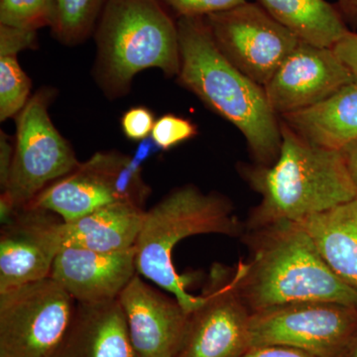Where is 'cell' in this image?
I'll list each match as a JSON object with an SVG mask.
<instances>
[{
  "label": "cell",
  "mask_w": 357,
  "mask_h": 357,
  "mask_svg": "<svg viewBox=\"0 0 357 357\" xmlns=\"http://www.w3.org/2000/svg\"><path fill=\"white\" fill-rule=\"evenodd\" d=\"M203 298L176 357H241L250 349L252 312L239 292L236 267L213 264Z\"/></svg>",
  "instance_id": "obj_11"
},
{
  "label": "cell",
  "mask_w": 357,
  "mask_h": 357,
  "mask_svg": "<svg viewBox=\"0 0 357 357\" xmlns=\"http://www.w3.org/2000/svg\"><path fill=\"white\" fill-rule=\"evenodd\" d=\"M150 192L141 166L132 157L116 151L98 152L45 188L27 206L53 211L68 222L110 204L144 208Z\"/></svg>",
  "instance_id": "obj_7"
},
{
  "label": "cell",
  "mask_w": 357,
  "mask_h": 357,
  "mask_svg": "<svg viewBox=\"0 0 357 357\" xmlns=\"http://www.w3.org/2000/svg\"><path fill=\"white\" fill-rule=\"evenodd\" d=\"M356 333V307L306 301L252 312L250 347L283 345L316 357H344Z\"/></svg>",
  "instance_id": "obj_9"
},
{
  "label": "cell",
  "mask_w": 357,
  "mask_h": 357,
  "mask_svg": "<svg viewBox=\"0 0 357 357\" xmlns=\"http://www.w3.org/2000/svg\"><path fill=\"white\" fill-rule=\"evenodd\" d=\"M241 237L249 258L236 265L237 281L251 312L306 301L357 307V291L328 268L299 222L282 220Z\"/></svg>",
  "instance_id": "obj_2"
},
{
  "label": "cell",
  "mask_w": 357,
  "mask_h": 357,
  "mask_svg": "<svg viewBox=\"0 0 357 357\" xmlns=\"http://www.w3.org/2000/svg\"><path fill=\"white\" fill-rule=\"evenodd\" d=\"M136 274L119 297L129 337L139 357H176L190 314L173 295Z\"/></svg>",
  "instance_id": "obj_14"
},
{
  "label": "cell",
  "mask_w": 357,
  "mask_h": 357,
  "mask_svg": "<svg viewBox=\"0 0 357 357\" xmlns=\"http://www.w3.org/2000/svg\"><path fill=\"white\" fill-rule=\"evenodd\" d=\"M197 134L198 128L190 119L170 114L156 119L150 137L159 150L168 151Z\"/></svg>",
  "instance_id": "obj_24"
},
{
  "label": "cell",
  "mask_w": 357,
  "mask_h": 357,
  "mask_svg": "<svg viewBox=\"0 0 357 357\" xmlns=\"http://www.w3.org/2000/svg\"><path fill=\"white\" fill-rule=\"evenodd\" d=\"M177 28L178 83L241 131L256 164L271 166L280 154L281 121L264 88L223 55L206 18H178Z\"/></svg>",
  "instance_id": "obj_1"
},
{
  "label": "cell",
  "mask_w": 357,
  "mask_h": 357,
  "mask_svg": "<svg viewBox=\"0 0 357 357\" xmlns=\"http://www.w3.org/2000/svg\"><path fill=\"white\" fill-rule=\"evenodd\" d=\"M144 213V208L139 206L114 203L72 222H63V248H76L96 252H117L133 248L139 236Z\"/></svg>",
  "instance_id": "obj_17"
},
{
  "label": "cell",
  "mask_w": 357,
  "mask_h": 357,
  "mask_svg": "<svg viewBox=\"0 0 357 357\" xmlns=\"http://www.w3.org/2000/svg\"><path fill=\"white\" fill-rule=\"evenodd\" d=\"M333 49L338 58L357 77V32L351 30L333 47Z\"/></svg>",
  "instance_id": "obj_28"
},
{
  "label": "cell",
  "mask_w": 357,
  "mask_h": 357,
  "mask_svg": "<svg viewBox=\"0 0 357 357\" xmlns=\"http://www.w3.org/2000/svg\"><path fill=\"white\" fill-rule=\"evenodd\" d=\"M272 17L307 43L333 48L351 31L335 4L326 0H257Z\"/></svg>",
  "instance_id": "obj_20"
},
{
  "label": "cell",
  "mask_w": 357,
  "mask_h": 357,
  "mask_svg": "<svg viewBox=\"0 0 357 357\" xmlns=\"http://www.w3.org/2000/svg\"><path fill=\"white\" fill-rule=\"evenodd\" d=\"M178 18L204 17L211 13L227 10L248 0H160Z\"/></svg>",
  "instance_id": "obj_25"
},
{
  "label": "cell",
  "mask_w": 357,
  "mask_h": 357,
  "mask_svg": "<svg viewBox=\"0 0 357 357\" xmlns=\"http://www.w3.org/2000/svg\"><path fill=\"white\" fill-rule=\"evenodd\" d=\"M135 256V246L117 252L64 248L54 260L50 277L77 303L117 300L137 274Z\"/></svg>",
  "instance_id": "obj_15"
},
{
  "label": "cell",
  "mask_w": 357,
  "mask_h": 357,
  "mask_svg": "<svg viewBox=\"0 0 357 357\" xmlns=\"http://www.w3.org/2000/svg\"><path fill=\"white\" fill-rule=\"evenodd\" d=\"M279 117L310 142L342 150L357 140V77L319 105Z\"/></svg>",
  "instance_id": "obj_19"
},
{
  "label": "cell",
  "mask_w": 357,
  "mask_h": 357,
  "mask_svg": "<svg viewBox=\"0 0 357 357\" xmlns=\"http://www.w3.org/2000/svg\"><path fill=\"white\" fill-rule=\"evenodd\" d=\"M56 14V0H0V25L37 31L53 27Z\"/></svg>",
  "instance_id": "obj_23"
},
{
  "label": "cell",
  "mask_w": 357,
  "mask_h": 357,
  "mask_svg": "<svg viewBox=\"0 0 357 357\" xmlns=\"http://www.w3.org/2000/svg\"><path fill=\"white\" fill-rule=\"evenodd\" d=\"M241 357H316L300 349L283 345H262L250 347Z\"/></svg>",
  "instance_id": "obj_29"
},
{
  "label": "cell",
  "mask_w": 357,
  "mask_h": 357,
  "mask_svg": "<svg viewBox=\"0 0 357 357\" xmlns=\"http://www.w3.org/2000/svg\"><path fill=\"white\" fill-rule=\"evenodd\" d=\"M52 96V89H40L17 115L13 161L1 188L2 223L81 164L51 121L48 109Z\"/></svg>",
  "instance_id": "obj_6"
},
{
  "label": "cell",
  "mask_w": 357,
  "mask_h": 357,
  "mask_svg": "<svg viewBox=\"0 0 357 357\" xmlns=\"http://www.w3.org/2000/svg\"><path fill=\"white\" fill-rule=\"evenodd\" d=\"M96 79L107 96L124 95L147 69L177 76V22L160 0H107L96 24Z\"/></svg>",
  "instance_id": "obj_5"
},
{
  "label": "cell",
  "mask_w": 357,
  "mask_h": 357,
  "mask_svg": "<svg viewBox=\"0 0 357 357\" xmlns=\"http://www.w3.org/2000/svg\"><path fill=\"white\" fill-rule=\"evenodd\" d=\"M64 220L53 211L25 206L2 223L0 292L48 278L63 248Z\"/></svg>",
  "instance_id": "obj_12"
},
{
  "label": "cell",
  "mask_w": 357,
  "mask_h": 357,
  "mask_svg": "<svg viewBox=\"0 0 357 357\" xmlns=\"http://www.w3.org/2000/svg\"><path fill=\"white\" fill-rule=\"evenodd\" d=\"M244 223L234 204L220 192H204L194 185L174 189L145 211L135 244L137 273L171 294L191 314L203 303V295L185 290L190 277L174 266L173 251L183 239L199 234L241 237Z\"/></svg>",
  "instance_id": "obj_4"
},
{
  "label": "cell",
  "mask_w": 357,
  "mask_h": 357,
  "mask_svg": "<svg viewBox=\"0 0 357 357\" xmlns=\"http://www.w3.org/2000/svg\"><path fill=\"white\" fill-rule=\"evenodd\" d=\"M344 357H357V333L354 335V340H352L351 345H349V349Z\"/></svg>",
  "instance_id": "obj_33"
},
{
  "label": "cell",
  "mask_w": 357,
  "mask_h": 357,
  "mask_svg": "<svg viewBox=\"0 0 357 357\" xmlns=\"http://www.w3.org/2000/svg\"><path fill=\"white\" fill-rule=\"evenodd\" d=\"M333 48L301 40L264 86L279 116L309 109L356 79Z\"/></svg>",
  "instance_id": "obj_13"
},
{
  "label": "cell",
  "mask_w": 357,
  "mask_h": 357,
  "mask_svg": "<svg viewBox=\"0 0 357 357\" xmlns=\"http://www.w3.org/2000/svg\"><path fill=\"white\" fill-rule=\"evenodd\" d=\"M218 49L264 88L301 40L257 2L204 16Z\"/></svg>",
  "instance_id": "obj_10"
},
{
  "label": "cell",
  "mask_w": 357,
  "mask_h": 357,
  "mask_svg": "<svg viewBox=\"0 0 357 357\" xmlns=\"http://www.w3.org/2000/svg\"><path fill=\"white\" fill-rule=\"evenodd\" d=\"M31 82L18 63L17 55H0V121L20 114L29 102Z\"/></svg>",
  "instance_id": "obj_22"
},
{
  "label": "cell",
  "mask_w": 357,
  "mask_h": 357,
  "mask_svg": "<svg viewBox=\"0 0 357 357\" xmlns=\"http://www.w3.org/2000/svg\"><path fill=\"white\" fill-rule=\"evenodd\" d=\"M299 223L328 268L357 291V197Z\"/></svg>",
  "instance_id": "obj_18"
},
{
  "label": "cell",
  "mask_w": 357,
  "mask_h": 357,
  "mask_svg": "<svg viewBox=\"0 0 357 357\" xmlns=\"http://www.w3.org/2000/svg\"><path fill=\"white\" fill-rule=\"evenodd\" d=\"M280 121L276 161L241 166L244 180L261 197L244 222L245 230L282 220L299 222L357 197L340 150L314 144Z\"/></svg>",
  "instance_id": "obj_3"
},
{
  "label": "cell",
  "mask_w": 357,
  "mask_h": 357,
  "mask_svg": "<svg viewBox=\"0 0 357 357\" xmlns=\"http://www.w3.org/2000/svg\"><path fill=\"white\" fill-rule=\"evenodd\" d=\"M0 183L1 188L6 185L7 177H8L9 169H10L11 161H13V147L10 144L7 136L1 134V143H0Z\"/></svg>",
  "instance_id": "obj_30"
},
{
  "label": "cell",
  "mask_w": 357,
  "mask_h": 357,
  "mask_svg": "<svg viewBox=\"0 0 357 357\" xmlns=\"http://www.w3.org/2000/svg\"><path fill=\"white\" fill-rule=\"evenodd\" d=\"M77 302L52 277L0 292V357H49Z\"/></svg>",
  "instance_id": "obj_8"
},
{
  "label": "cell",
  "mask_w": 357,
  "mask_h": 357,
  "mask_svg": "<svg viewBox=\"0 0 357 357\" xmlns=\"http://www.w3.org/2000/svg\"><path fill=\"white\" fill-rule=\"evenodd\" d=\"M340 151L344 155L345 165L357 191V140L345 145Z\"/></svg>",
  "instance_id": "obj_32"
},
{
  "label": "cell",
  "mask_w": 357,
  "mask_h": 357,
  "mask_svg": "<svg viewBox=\"0 0 357 357\" xmlns=\"http://www.w3.org/2000/svg\"><path fill=\"white\" fill-rule=\"evenodd\" d=\"M107 0H56L57 14L52 31L59 41L76 45L95 29Z\"/></svg>",
  "instance_id": "obj_21"
},
{
  "label": "cell",
  "mask_w": 357,
  "mask_h": 357,
  "mask_svg": "<svg viewBox=\"0 0 357 357\" xmlns=\"http://www.w3.org/2000/svg\"><path fill=\"white\" fill-rule=\"evenodd\" d=\"M155 122L153 112L147 107H131L122 115V132L128 139L142 141L151 135Z\"/></svg>",
  "instance_id": "obj_26"
},
{
  "label": "cell",
  "mask_w": 357,
  "mask_h": 357,
  "mask_svg": "<svg viewBox=\"0 0 357 357\" xmlns=\"http://www.w3.org/2000/svg\"><path fill=\"white\" fill-rule=\"evenodd\" d=\"M49 357H139L119 299L77 303L74 316Z\"/></svg>",
  "instance_id": "obj_16"
},
{
  "label": "cell",
  "mask_w": 357,
  "mask_h": 357,
  "mask_svg": "<svg viewBox=\"0 0 357 357\" xmlns=\"http://www.w3.org/2000/svg\"><path fill=\"white\" fill-rule=\"evenodd\" d=\"M36 31L0 25V55L14 54L35 46Z\"/></svg>",
  "instance_id": "obj_27"
},
{
  "label": "cell",
  "mask_w": 357,
  "mask_h": 357,
  "mask_svg": "<svg viewBox=\"0 0 357 357\" xmlns=\"http://www.w3.org/2000/svg\"><path fill=\"white\" fill-rule=\"evenodd\" d=\"M335 6L349 29L357 32V0H337Z\"/></svg>",
  "instance_id": "obj_31"
}]
</instances>
